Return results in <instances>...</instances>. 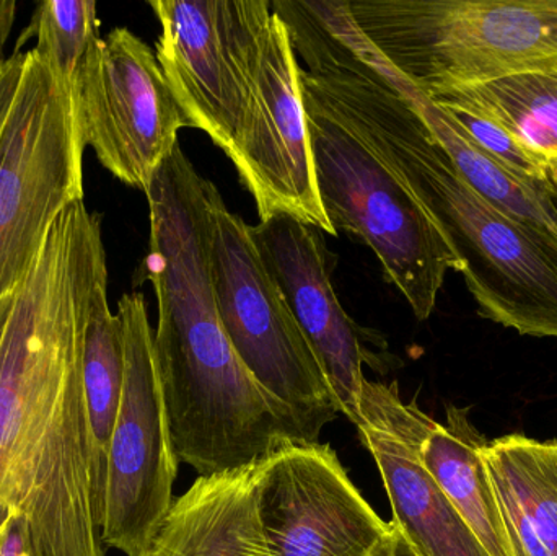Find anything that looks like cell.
Returning a JSON list of instances; mask_svg holds the SVG:
<instances>
[{
  "label": "cell",
  "instance_id": "1",
  "mask_svg": "<svg viewBox=\"0 0 557 556\" xmlns=\"http://www.w3.org/2000/svg\"><path fill=\"white\" fill-rule=\"evenodd\" d=\"M103 281L101 218L81 201L0 299V519L25 521L35 556H104L84 391L85 329Z\"/></svg>",
  "mask_w": 557,
  "mask_h": 556
},
{
  "label": "cell",
  "instance_id": "2",
  "mask_svg": "<svg viewBox=\"0 0 557 556\" xmlns=\"http://www.w3.org/2000/svg\"><path fill=\"white\" fill-rule=\"evenodd\" d=\"M149 251L139 276L157 299V368L180 462L199 477L244 469L307 443L290 411L235 353L215 306L211 248L218 186L175 147L146 191Z\"/></svg>",
  "mask_w": 557,
  "mask_h": 556
},
{
  "label": "cell",
  "instance_id": "3",
  "mask_svg": "<svg viewBox=\"0 0 557 556\" xmlns=\"http://www.w3.org/2000/svg\"><path fill=\"white\" fill-rule=\"evenodd\" d=\"M298 64L333 85L376 131L460 258L484 319L557 338V245L513 221L458 173L418 111L380 67L344 7L304 13L290 28Z\"/></svg>",
  "mask_w": 557,
  "mask_h": 556
},
{
  "label": "cell",
  "instance_id": "4",
  "mask_svg": "<svg viewBox=\"0 0 557 556\" xmlns=\"http://www.w3.org/2000/svg\"><path fill=\"white\" fill-rule=\"evenodd\" d=\"M298 74L331 227L366 244L416 319L428 320L460 258L369 121L317 72L298 64Z\"/></svg>",
  "mask_w": 557,
  "mask_h": 556
},
{
  "label": "cell",
  "instance_id": "5",
  "mask_svg": "<svg viewBox=\"0 0 557 556\" xmlns=\"http://www.w3.org/2000/svg\"><path fill=\"white\" fill-rule=\"evenodd\" d=\"M349 12L425 95L557 71V0H352Z\"/></svg>",
  "mask_w": 557,
  "mask_h": 556
},
{
  "label": "cell",
  "instance_id": "6",
  "mask_svg": "<svg viewBox=\"0 0 557 556\" xmlns=\"http://www.w3.org/2000/svg\"><path fill=\"white\" fill-rule=\"evenodd\" d=\"M77 88L33 49L0 134V299L32 270L52 225L84 201Z\"/></svg>",
  "mask_w": 557,
  "mask_h": 556
},
{
  "label": "cell",
  "instance_id": "7",
  "mask_svg": "<svg viewBox=\"0 0 557 556\" xmlns=\"http://www.w3.org/2000/svg\"><path fill=\"white\" fill-rule=\"evenodd\" d=\"M215 306L228 339L255 381L297 421L307 443L341 413L330 382L301 332L253 225L224 201L215 214L211 248Z\"/></svg>",
  "mask_w": 557,
  "mask_h": 556
},
{
  "label": "cell",
  "instance_id": "8",
  "mask_svg": "<svg viewBox=\"0 0 557 556\" xmlns=\"http://www.w3.org/2000/svg\"><path fill=\"white\" fill-rule=\"evenodd\" d=\"M156 54L188 118L227 157L257 97L270 0H152Z\"/></svg>",
  "mask_w": 557,
  "mask_h": 556
},
{
  "label": "cell",
  "instance_id": "9",
  "mask_svg": "<svg viewBox=\"0 0 557 556\" xmlns=\"http://www.w3.org/2000/svg\"><path fill=\"white\" fill-rule=\"evenodd\" d=\"M123 326L124 385L108 453L100 535L103 547L140 556L173 505L178 457L143 293L117 302Z\"/></svg>",
  "mask_w": 557,
  "mask_h": 556
},
{
  "label": "cell",
  "instance_id": "10",
  "mask_svg": "<svg viewBox=\"0 0 557 556\" xmlns=\"http://www.w3.org/2000/svg\"><path fill=\"white\" fill-rule=\"evenodd\" d=\"M75 88L85 144L111 175L146 193L180 129L191 127L156 51L131 29H111L88 52Z\"/></svg>",
  "mask_w": 557,
  "mask_h": 556
},
{
  "label": "cell",
  "instance_id": "11",
  "mask_svg": "<svg viewBox=\"0 0 557 556\" xmlns=\"http://www.w3.org/2000/svg\"><path fill=\"white\" fill-rule=\"evenodd\" d=\"M257 506L273 556H369L389 532L327 444H288L258 462Z\"/></svg>",
  "mask_w": 557,
  "mask_h": 556
},
{
  "label": "cell",
  "instance_id": "12",
  "mask_svg": "<svg viewBox=\"0 0 557 556\" xmlns=\"http://www.w3.org/2000/svg\"><path fill=\"white\" fill-rule=\"evenodd\" d=\"M228 159L253 195L260 222L287 214L324 234L337 235L318 193L290 32L274 10L264 39L257 97Z\"/></svg>",
  "mask_w": 557,
  "mask_h": 556
},
{
  "label": "cell",
  "instance_id": "13",
  "mask_svg": "<svg viewBox=\"0 0 557 556\" xmlns=\"http://www.w3.org/2000/svg\"><path fill=\"white\" fill-rule=\"evenodd\" d=\"M360 441L379 467L393 522L422 556H490L422 462L437 421L406 404L398 384L363 382L356 420Z\"/></svg>",
  "mask_w": 557,
  "mask_h": 556
},
{
  "label": "cell",
  "instance_id": "14",
  "mask_svg": "<svg viewBox=\"0 0 557 556\" xmlns=\"http://www.w3.org/2000/svg\"><path fill=\"white\" fill-rule=\"evenodd\" d=\"M253 237L320 361L341 413L356 420L366 382L363 365L372 355L362 330L334 293L323 238L317 228L287 214L255 225Z\"/></svg>",
  "mask_w": 557,
  "mask_h": 556
},
{
  "label": "cell",
  "instance_id": "15",
  "mask_svg": "<svg viewBox=\"0 0 557 556\" xmlns=\"http://www.w3.org/2000/svg\"><path fill=\"white\" fill-rule=\"evenodd\" d=\"M140 556H273L257 506V464L198 477Z\"/></svg>",
  "mask_w": 557,
  "mask_h": 556
},
{
  "label": "cell",
  "instance_id": "16",
  "mask_svg": "<svg viewBox=\"0 0 557 556\" xmlns=\"http://www.w3.org/2000/svg\"><path fill=\"white\" fill-rule=\"evenodd\" d=\"M493 482L513 556H557V441L509 434L486 443Z\"/></svg>",
  "mask_w": 557,
  "mask_h": 556
},
{
  "label": "cell",
  "instance_id": "17",
  "mask_svg": "<svg viewBox=\"0 0 557 556\" xmlns=\"http://www.w3.org/2000/svg\"><path fill=\"white\" fill-rule=\"evenodd\" d=\"M372 45V42H370ZM376 61L396 90L418 111L437 143L444 147L465 182L490 205L513 221L545 235L557 245V202L542 186L525 182L487 156L457 121L405 75L399 74L375 48Z\"/></svg>",
  "mask_w": 557,
  "mask_h": 556
},
{
  "label": "cell",
  "instance_id": "18",
  "mask_svg": "<svg viewBox=\"0 0 557 556\" xmlns=\"http://www.w3.org/2000/svg\"><path fill=\"white\" fill-rule=\"evenodd\" d=\"M487 441L465 408L450 407L422 446V462L490 556H513L483 460Z\"/></svg>",
  "mask_w": 557,
  "mask_h": 556
},
{
  "label": "cell",
  "instance_id": "19",
  "mask_svg": "<svg viewBox=\"0 0 557 556\" xmlns=\"http://www.w3.org/2000/svg\"><path fill=\"white\" fill-rule=\"evenodd\" d=\"M124 385V343L120 316L108 304V281L95 291L84 342V391L90 430L91 508L103 522L108 453Z\"/></svg>",
  "mask_w": 557,
  "mask_h": 556
},
{
  "label": "cell",
  "instance_id": "20",
  "mask_svg": "<svg viewBox=\"0 0 557 556\" xmlns=\"http://www.w3.org/2000/svg\"><path fill=\"white\" fill-rule=\"evenodd\" d=\"M428 97L438 107L460 108L496 121L557 166V71L457 85Z\"/></svg>",
  "mask_w": 557,
  "mask_h": 556
},
{
  "label": "cell",
  "instance_id": "21",
  "mask_svg": "<svg viewBox=\"0 0 557 556\" xmlns=\"http://www.w3.org/2000/svg\"><path fill=\"white\" fill-rule=\"evenodd\" d=\"M35 36L33 51L52 71L75 84L78 72L95 42L101 38L97 3L94 0H45L33 13L28 32L18 46Z\"/></svg>",
  "mask_w": 557,
  "mask_h": 556
},
{
  "label": "cell",
  "instance_id": "22",
  "mask_svg": "<svg viewBox=\"0 0 557 556\" xmlns=\"http://www.w3.org/2000/svg\"><path fill=\"white\" fill-rule=\"evenodd\" d=\"M442 108V107H441ZM458 126L500 165L525 182L548 189L557 199V166L530 149L496 121L460 108H444Z\"/></svg>",
  "mask_w": 557,
  "mask_h": 556
},
{
  "label": "cell",
  "instance_id": "23",
  "mask_svg": "<svg viewBox=\"0 0 557 556\" xmlns=\"http://www.w3.org/2000/svg\"><path fill=\"white\" fill-rule=\"evenodd\" d=\"M0 556H35L25 521L16 512L0 519Z\"/></svg>",
  "mask_w": 557,
  "mask_h": 556
},
{
  "label": "cell",
  "instance_id": "24",
  "mask_svg": "<svg viewBox=\"0 0 557 556\" xmlns=\"http://www.w3.org/2000/svg\"><path fill=\"white\" fill-rule=\"evenodd\" d=\"M23 65H25V52L20 51L7 58L0 65V134L15 100L16 90L22 81Z\"/></svg>",
  "mask_w": 557,
  "mask_h": 556
},
{
  "label": "cell",
  "instance_id": "25",
  "mask_svg": "<svg viewBox=\"0 0 557 556\" xmlns=\"http://www.w3.org/2000/svg\"><path fill=\"white\" fill-rule=\"evenodd\" d=\"M369 556H422L403 534L401 529L389 522V532Z\"/></svg>",
  "mask_w": 557,
  "mask_h": 556
},
{
  "label": "cell",
  "instance_id": "26",
  "mask_svg": "<svg viewBox=\"0 0 557 556\" xmlns=\"http://www.w3.org/2000/svg\"><path fill=\"white\" fill-rule=\"evenodd\" d=\"M16 2L15 0H0V65L5 62L3 58V48L9 41L12 33L13 23H15Z\"/></svg>",
  "mask_w": 557,
  "mask_h": 556
}]
</instances>
